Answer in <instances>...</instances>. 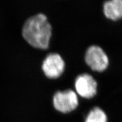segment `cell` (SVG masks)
<instances>
[{"label": "cell", "mask_w": 122, "mask_h": 122, "mask_svg": "<svg viewBox=\"0 0 122 122\" xmlns=\"http://www.w3.org/2000/svg\"><path fill=\"white\" fill-rule=\"evenodd\" d=\"M86 63L93 71L102 72L107 68L109 59L102 48L97 45L89 47L85 56Z\"/></svg>", "instance_id": "obj_3"}, {"label": "cell", "mask_w": 122, "mask_h": 122, "mask_svg": "<svg viewBox=\"0 0 122 122\" xmlns=\"http://www.w3.org/2000/svg\"><path fill=\"white\" fill-rule=\"evenodd\" d=\"M103 13L106 18L117 20L122 18V0H110L103 4Z\"/></svg>", "instance_id": "obj_6"}, {"label": "cell", "mask_w": 122, "mask_h": 122, "mask_svg": "<svg viewBox=\"0 0 122 122\" xmlns=\"http://www.w3.org/2000/svg\"><path fill=\"white\" fill-rule=\"evenodd\" d=\"M52 28L43 14H38L25 21L22 29L23 37L33 48L46 49L49 45Z\"/></svg>", "instance_id": "obj_1"}, {"label": "cell", "mask_w": 122, "mask_h": 122, "mask_svg": "<svg viewBox=\"0 0 122 122\" xmlns=\"http://www.w3.org/2000/svg\"><path fill=\"white\" fill-rule=\"evenodd\" d=\"M65 63L60 55L57 53L49 54L45 58L42 65V70L47 77L56 79L63 74Z\"/></svg>", "instance_id": "obj_4"}, {"label": "cell", "mask_w": 122, "mask_h": 122, "mask_svg": "<svg viewBox=\"0 0 122 122\" xmlns=\"http://www.w3.org/2000/svg\"><path fill=\"white\" fill-rule=\"evenodd\" d=\"M85 122H107V117L102 109L96 107L88 113Z\"/></svg>", "instance_id": "obj_7"}, {"label": "cell", "mask_w": 122, "mask_h": 122, "mask_svg": "<svg viewBox=\"0 0 122 122\" xmlns=\"http://www.w3.org/2000/svg\"><path fill=\"white\" fill-rule=\"evenodd\" d=\"M54 108L62 113H68L76 109L79 105L77 94L72 89L58 91L53 99Z\"/></svg>", "instance_id": "obj_2"}, {"label": "cell", "mask_w": 122, "mask_h": 122, "mask_svg": "<svg viewBox=\"0 0 122 122\" xmlns=\"http://www.w3.org/2000/svg\"><path fill=\"white\" fill-rule=\"evenodd\" d=\"M75 88L81 97L91 98L97 93V83L94 77L88 74L80 75L76 79Z\"/></svg>", "instance_id": "obj_5"}]
</instances>
